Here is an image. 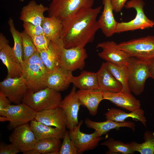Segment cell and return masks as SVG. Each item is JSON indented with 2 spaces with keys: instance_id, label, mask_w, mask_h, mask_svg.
Masks as SVG:
<instances>
[{
  "instance_id": "cell-1",
  "label": "cell",
  "mask_w": 154,
  "mask_h": 154,
  "mask_svg": "<svg viewBox=\"0 0 154 154\" xmlns=\"http://www.w3.org/2000/svg\"><path fill=\"white\" fill-rule=\"evenodd\" d=\"M101 8L83 7L62 21L60 38L65 48H84L93 41L100 29L97 18Z\"/></svg>"
},
{
  "instance_id": "cell-2",
  "label": "cell",
  "mask_w": 154,
  "mask_h": 154,
  "mask_svg": "<svg viewBox=\"0 0 154 154\" xmlns=\"http://www.w3.org/2000/svg\"><path fill=\"white\" fill-rule=\"evenodd\" d=\"M21 76L28 89L36 92L45 88V81L48 71L42 61L38 52L21 64Z\"/></svg>"
},
{
  "instance_id": "cell-3",
  "label": "cell",
  "mask_w": 154,
  "mask_h": 154,
  "mask_svg": "<svg viewBox=\"0 0 154 154\" xmlns=\"http://www.w3.org/2000/svg\"><path fill=\"white\" fill-rule=\"evenodd\" d=\"M62 100L59 92L46 87L36 92L28 89L22 102L37 112L58 108Z\"/></svg>"
},
{
  "instance_id": "cell-4",
  "label": "cell",
  "mask_w": 154,
  "mask_h": 154,
  "mask_svg": "<svg viewBox=\"0 0 154 154\" xmlns=\"http://www.w3.org/2000/svg\"><path fill=\"white\" fill-rule=\"evenodd\" d=\"M127 66L129 90L135 95H139L144 90L146 80L150 77L149 62L130 57Z\"/></svg>"
},
{
  "instance_id": "cell-5",
  "label": "cell",
  "mask_w": 154,
  "mask_h": 154,
  "mask_svg": "<svg viewBox=\"0 0 154 154\" xmlns=\"http://www.w3.org/2000/svg\"><path fill=\"white\" fill-rule=\"evenodd\" d=\"M118 48L133 57L148 62L154 59V36H147L123 42Z\"/></svg>"
},
{
  "instance_id": "cell-6",
  "label": "cell",
  "mask_w": 154,
  "mask_h": 154,
  "mask_svg": "<svg viewBox=\"0 0 154 154\" xmlns=\"http://www.w3.org/2000/svg\"><path fill=\"white\" fill-rule=\"evenodd\" d=\"M144 5L143 0H131L127 2L124 7L127 9H135L136 12V16L129 21L118 23L116 33L139 29H143L153 27L154 21L148 18L144 13Z\"/></svg>"
},
{
  "instance_id": "cell-7",
  "label": "cell",
  "mask_w": 154,
  "mask_h": 154,
  "mask_svg": "<svg viewBox=\"0 0 154 154\" xmlns=\"http://www.w3.org/2000/svg\"><path fill=\"white\" fill-rule=\"evenodd\" d=\"M36 114V112L23 102L17 104H11L6 109L4 116H0V121H9L7 129H13L35 119Z\"/></svg>"
},
{
  "instance_id": "cell-8",
  "label": "cell",
  "mask_w": 154,
  "mask_h": 154,
  "mask_svg": "<svg viewBox=\"0 0 154 154\" xmlns=\"http://www.w3.org/2000/svg\"><path fill=\"white\" fill-rule=\"evenodd\" d=\"M94 2V0H52L48 7V16L62 21L83 7H92Z\"/></svg>"
},
{
  "instance_id": "cell-9",
  "label": "cell",
  "mask_w": 154,
  "mask_h": 154,
  "mask_svg": "<svg viewBox=\"0 0 154 154\" xmlns=\"http://www.w3.org/2000/svg\"><path fill=\"white\" fill-rule=\"evenodd\" d=\"M28 89L27 84L21 76L19 77H7L0 82V91L11 102L15 104L22 102Z\"/></svg>"
},
{
  "instance_id": "cell-10",
  "label": "cell",
  "mask_w": 154,
  "mask_h": 154,
  "mask_svg": "<svg viewBox=\"0 0 154 154\" xmlns=\"http://www.w3.org/2000/svg\"><path fill=\"white\" fill-rule=\"evenodd\" d=\"M9 140L24 154L32 149L38 141L28 123L14 129L9 136Z\"/></svg>"
},
{
  "instance_id": "cell-11",
  "label": "cell",
  "mask_w": 154,
  "mask_h": 154,
  "mask_svg": "<svg viewBox=\"0 0 154 154\" xmlns=\"http://www.w3.org/2000/svg\"><path fill=\"white\" fill-rule=\"evenodd\" d=\"M88 56L84 48L64 47L61 53L60 66L72 72L77 69L82 70L85 66V60Z\"/></svg>"
},
{
  "instance_id": "cell-12",
  "label": "cell",
  "mask_w": 154,
  "mask_h": 154,
  "mask_svg": "<svg viewBox=\"0 0 154 154\" xmlns=\"http://www.w3.org/2000/svg\"><path fill=\"white\" fill-rule=\"evenodd\" d=\"M82 123L80 121L78 125L69 130L70 137L75 143L78 154L95 149L102 139L95 131L91 134L81 131L80 128Z\"/></svg>"
},
{
  "instance_id": "cell-13",
  "label": "cell",
  "mask_w": 154,
  "mask_h": 154,
  "mask_svg": "<svg viewBox=\"0 0 154 154\" xmlns=\"http://www.w3.org/2000/svg\"><path fill=\"white\" fill-rule=\"evenodd\" d=\"M0 59L7 68V77L14 78L21 76V64L16 60L12 48L9 46L8 40L1 33L0 34Z\"/></svg>"
},
{
  "instance_id": "cell-14",
  "label": "cell",
  "mask_w": 154,
  "mask_h": 154,
  "mask_svg": "<svg viewBox=\"0 0 154 154\" xmlns=\"http://www.w3.org/2000/svg\"><path fill=\"white\" fill-rule=\"evenodd\" d=\"M117 44L113 41L98 43L96 47L100 48L102 50L98 55L106 62L119 65H127L130 56L127 52L119 49Z\"/></svg>"
},
{
  "instance_id": "cell-15",
  "label": "cell",
  "mask_w": 154,
  "mask_h": 154,
  "mask_svg": "<svg viewBox=\"0 0 154 154\" xmlns=\"http://www.w3.org/2000/svg\"><path fill=\"white\" fill-rule=\"evenodd\" d=\"M73 86L70 92L61 101L59 107L65 112L67 118L66 127L70 129L79 124L78 115L81 105L76 90Z\"/></svg>"
},
{
  "instance_id": "cell-16",
  "label": "cell",
  "mask_w": 154,
  "mask_h": 154,
  "mask_svg": "<svg viewBox=\"0 0 154 154\" xmlns=\"http://www.w3.org/2000/svg\"><path fill=\"white\" fill-rule=\"evenodd\" d=\"M64 47L63 41L59 38L50 40L47 49L38 52L48 72L60 66L61 53Z\"/></svg>"
},
{
  "instance_id": "cell-17",
  "label": "cell",
  "mask_w": 154,
  "mask_h": 154,
  "mask_svg": "<svg viewBox=\"0 0 154 154\" xmlns=\"http://www.w3.org/2000/svg\"><path fill=\"white\" fill-rule=\"evenodd\" d=\"M73 76L72 72L58 67L48 72L45 81L46 87L59 92L63 91L71 83Z\"/></svg>"
},
{
  "instance_id": "cell-18",
  "label": "cell",
  "mask_w": 154,
  "mask_h": 154,
  "mask_svg": "<svg viewBox=\"0 0 154 154\" xmlns=\"http://www.w3.org/2000/svg\"><path fill=\"white\" fill-rule=\"evenodd\" d=\"M35 119L47 125L66 130V116L64 110L59 107L36 112Z\"/></svg>"
},
{
  "instance_id": "cell-19",
  "label": "cell",
  "mask_w": 154,
  "mask_h": 154,
  "mask_svg": "<svg viewBox=\"0 0 154 154\" xmlns=\"http://www.w3.org/2000/svg\"><path fill=\"white\" fill-rule=\"evenodd\" d=\"M103 94L104 100H109L115 105L131 112L140 108V101L131 93L103 91Z\"/></svg>"
},
{
  "instance_id": "cell-20",
  "label": "cell",
  "mask_w": 154,
  "mask_h": 154,
  "mask_svg": "<svg viewBox=\"0 0 154 154\" xmlns=\"http://www.w3.org/2000/svg\"><path fill=\"white\" fill-rule=\"evenodd\" d=\"M48 7L42 4H38L34 0L30 1L24 6L21 12L20 19L23 22H27L36 25H41L45 17L44 13Z\"/></svg>"
},
{
  "instance_id": "cell-21",
  "label": "cell",
  "mask_w": 154,
  "mask_h": 154,
  "mask_svg": "<svg viewBox=\"0 0 154 154\" xmlns=\"http://www.w3.org/2000/svg\"><path fill=\"white\" fill-rule=\"evenodd\" d=\"M96 73L100 90L114 93L121 91L122 85L113 76L106 62L102 63Z\"/></svg>"
},
{
  "instance_id": "cell-22",
  "label": "cell",
  "mask_w": 154,
  "mask_h": 154,
  "mask_svg": "<svg viewBox=\"0 0 154 154\" xmlns=\"http://www.w3.org/2000/svg\"><path fill=\"white\" fill-rule=\"evenodd\" d=\"M104 5L103 11L98 20L100 29L106 37L116 33L118 23L115 20L110 0H102Z\"/></svg>"
},
{
  "instance_id": "cell-23",
  "label": "cell",
  "mask_w": 154,
  "mask_h": 154,
  "mask_svg": "<svg viewBox=\"0 0 154 154\" xmlns=\"http://www.w3.org/2000/svg\"><path fill=\"white\" fill-rule=\"evenodd\" d=\"M84 123L88 128L94 129L100 136L112 129H118L121 127H128L134 131L135 129V123L130 121L119 122L106 119L105 121L99 122L94 121L87 118L84 120Z\"/></svg>"
},
{
  "instance_id": "cell-24",
  "label": "cell",
  "mask_w": 154,
  "mask_h": 154,
  "mask_svg": "<svg viewBox=\"0 0 154 154\" xmlns=\"http://www.w3.org/2000/svg\"><path fill=\"white\" fill-rule=\"evenodd\" d=\"M76 92L81 105L87 109L90 114L96 115L99 104L104 100L103 91L100 90H79Z\"/></svg>"
},
{
  "instance_id": "cell-25",
  "label": "cell",
  "mask_w": 154,
  "mask_h": 154,
  "mask_svg": "<svg viewBox=\"0 0 154 154\" xmlns=\"http://www.w3.org/2000/svg\"><path fill=\"white\" fill-rule=\"evenodd\" d=\"M30 124L38 140L49 138L62 139L66 130L56 127H52L35 119L31 121Z\"/></svg>"
},
{
  "instance_id": "cell-26",
  "label": "cell",
  "mask_w": 154,
  "mask_h": 154,
  "mask_svg": "<svg viewBox=\"0 0 154 154\" xmlns=\"http://www.w3.org/2000/svg\"><path fill=\"white\" fill-rule=\"evenodd\" d=\"M104 115L106 119L116 121L122 122L129 117H131L140 121L143 125L147 127V120L144 115V111L140 108L129 113H127L121 110L111 108Z\"/></svg>"
},
{
  "instance_id": "cell-27",
  "label": "cell",
  "mask_w": 154,
  "mask_h": 154,
  "mask_svg": "<svg viewBox=\"0 0 154 154\" xmlns=\"http://www.w3.org/2000/svg\"><path fill=\"white\" fill-rule=\"evenodd\" d=\"M71 83L80 90H100L96 73L83 71L76 76H73Z\"/></svg>"
},
{
  "instance_id": "cell-28",
  "label": "cell",
  "mask_w": 154,
  "mask_h": 154,
  "mask_svg": "<svg viewBox=\"0 0 154 154\" xmlns=\"http://www.w3.org/2000/svg\"><path fill=\"white\" fill-rule=\"evenodd\" d=\"M61 144L60 139L49 138L40 140L32 149L24 154H58Z\"/></svg>"
},
{
  "instance_id": "cell-29",
  "label": "cell",
  "mask_w": 154,
  "mask_h": 154,
  "mask_svg": "<svg viewBox=\"0 0 154 154\" xmlns=\"http://www.w3.org/2000/svg\"><path fill=\"white\" fill-rule=\"evenodd\" d=\"M45 35L50 40L60 38L62 21L53 16L45 17L41 25Z\"/></svg>"
},
{
  "instance_id": "cell-30",
  "label": "cell",
  "mask_w": 154,
  "mask_h": 154,
  "mask_svg": "<svg viewBox=\"0 0 154 154\" xmlns=\"http://www.w3.org/2000/svg\"><path fill=\"white\" fill-rule=\"evenodd\" d=\"M114 77L122 85L121 92L131 93L128 84V70L127 65H119L106 62Z\"/></svg>"
},
{
  "instance_id": "cell-31",
  "label": "cell",
  "mask_w": 154,
  "mask_h": 154,
  "mask_svg": "<svg viewBox=\"0 0 154 154\" xmlns=\"http://www.w3.org/2000/svg\"><path fill=\"white\" fill-rule=\"evenodd\" d=\"M144 141L138 143L135 141L129 143L132 150L141 154H154V133L146 131L143 134Z\"/></svg>"
},
{
  "instance_id": "cell-32",
  "label": "cell",
  "mask_w": 154,
  "mask_h": 154,
  "mask_svg": "<svg viewBox=\"0 0 154 154\" xmlns=\"http://www.w3.org/2000/svg\"><path fill=\"white\" fill-rule=\"evenodd\" d=\"M9 30L14 41V46L12 47L13 52L16 61L21 64L23 61V51L21 33L15 28L13 20L10 17L8 21Z\"/></svg>"
},
{
  "instance_id": "cell-33",
  "label": "cell",
  "mask_w": 154,
  "mask_h": 154,
  "mask_svg": "<svg viewBox=\"0 0 154 154\" xmlns=\"http://www.w3.org/2000/svg\"><path fill=\"white\" fill-rule=\"evenodd\" d=\"M100 144L108 147V150L106 153V154H133L135 153L129 143H124L121 141L116 140L112 137L109 138Z\"/></svg>"
},
{
  "instance_id": "cell-34",
  "label": "cell",
  "mask_w": 154,
  "mask_h": 154,
  "mask_svg": "<svg viewBox=\"0 0 154 154\" xmlns=\"http://www.w3.org/2000/svg\"><path fill=\"white\" fill-rule=\"evenodd\" d=\"M23 51V60H28L32 56L37 50L31 37L24 30L21 32Z\"/></svg>"
},
{
  "instance_id": "cell-35",
  "label": "cell",
  "mask_w": 154,
  "mask_h": 154,
  "mask_svg": "<svg viewBox=\"0 0 154 154\" xmlns=\"http://www.w3.org/2000/svg\"><path fill=\"white\" fill-rule=\"evenodd\" d=\"M58 154H77L78 150L74 141L70 137L69 131L66 130Z\"/></svg>"
},
{
  "instance_id": "cell-36",
  "label": "cell",
  "mask_w": 154,
  "mask_h": 154,
  "mask_svg": "<svg viewBox=\"0 0 154 154\" xmlns=\"http://www.w3.org/2000/svg\"><path fill=\"white\" fill-rule=\"evenodd\" d=\"M37 52L47 49L50 40L44 34L31 37Z\"/></svg>"
},
{
  "instance_id": "cell-37",
  "label": "cell",
  "mask_w": 154,
  "mask_h": 154,
  "mask_svg": "<svg viewBox=\"0 0 154 154\" xmlns=\"http://www.w3.org/2000/svg\"><path fill=\"white\" fill-rule=\"evenodd\" d=\"M23 26L24 31L31 37L44 34L41 25H36L29 23L23 22Z\"/></svg>"
},
{
  "instance_id": "cell-38",
  "label": "cell",
  "mask_w": 154,
  "mask_h": 154,
  "mask_svg": "<svg viewBox=\"0 0 154 154\" xmlns=\"http://www.w3.org/2000/svg\"><path fill=\"white\" fill-rule=\"evenodd\" d=\"M20 152L18 148L14 144L1 145L0 154H16Z\"/></svg>"
},
{
  "instance_id": "cell-39",
  "label": "cell",
  "mask_w": 154,
  "mask_h": 154,
  "mask_svg": "<svg viewBox=\"0 0 154 154\" xmlns=\"http://www.w3.org/2000/svg\"><path fill=\"white\" fill-rule=\"evenodd\" d=\"M11 102L0 91V115L3 116L5 111L11 104Z\"/></svg>"
},
{
  "instance_id": "cell-40",
  "label": "cell",
  "mask_w": 154,
  "mask_h": 154,
  "mask_svg": "<svg viewBox=\"0 0 154 154\" xmlns=\"http://www.w3.org/2000/svg\"><path fill=\"white\" fill-rule=\"evenodd\" d=\"M127 0H110L114 11L116 13L121 11L124 7L125 3Z\"/></svg>"
},
{
  "instance_id": "cell-41",
  "label": "cell",
  "mask_w": 154,
  "mask_h": 154,
  "mask_svg": "<svg viewBox=\"0 0 154 154\" xmlns=\"http://www.w3.org/2000/svg\"><path fill=\"white\" fill-rule=\"evenodd\" d=\"M150 77L154 80V59L149 62Z\"/></svg>"
},
{
  "instance_id": "cell-42",
  "label": "cell",
  "mask_w": 154,
  "mask_h": 154,
  "mask_svg": "<svg viewBox=\"0 0 154 154\" xmlns=\"http://www.w3.org/2000/svg\"><path fill=\"white\" fill-rule=\"evenodd\" d=\"M21 2H23L24 0H19Z\"/></svg>"
},
{
  "instance_id": "cell-43",
  "label": "cell",
  "mask_w": 154,
  "mask_h": 154,
  "mask_svg": "<svg viewBox=\"0 0 154 154\" xmlns=\"http://www.w3.org/2000/svg\"><path fill=\"white\" fill-rule=\"evenodd\" d=\"M48 0V1H50V0Z\"/></svg>"
}]
</instances>
